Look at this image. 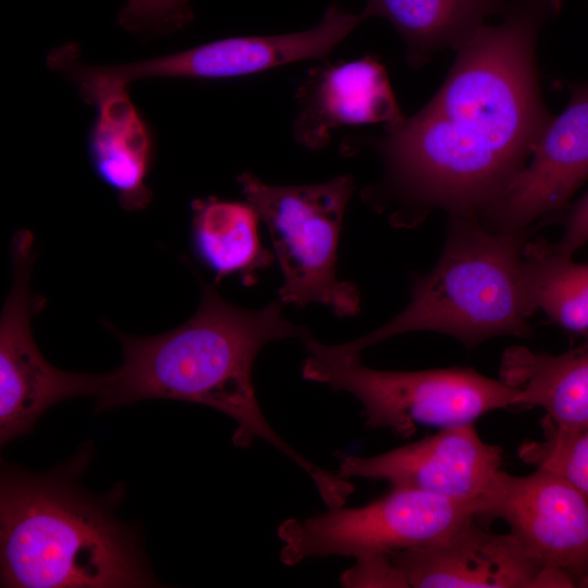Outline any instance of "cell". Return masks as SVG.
<instances>
[{
  "label": "cell",
  "mask_w": 588,
  "mask_h": 588,
  "mask_svg": "<svg viewBox=\"0 0 588 588\" xmlns=\"http://www.w3.org/2000/svg\"><path fill=\"white\" fill-rule=\"evenodd\" d=\"M588 242V192L578 200L568 215L565 230L556 244L555 249L565 256L572 257Z\"/></svg>",
  "instance_id": "23"
},
{
  "label": "cell",
  "mask_w": 588,
  "mask_h": 588,
  "mask_svg": "<svg viewBox=\"0 0 588 588\" xmlns=\"http://www.w3.org/2000/svg\"><path fill=\"white\" fill-rule=\"evenodd\" d=\"M192 19L188 0H127L118 23L133 34H169L185 27Z\"/></svg>",
  "instance_id": "21"
},
{
  "label": "cell",
  "mask_w": 588,
  "mask_h": 588,
  "mask_svg": "<svg viewBox=\"0 0 588 588\" xmlns=\"http://www.w3.org/2000/svg\"><path fill=\"white\" fill-rule=\"evenodd\" d=\"M13 284L0 317V444L29 434L36 421L52 405L76 396L103 391L107 373L61 370L40 353L32 319L45 299L30 291L35 262L34 235L22 229L11 241Z\"/></svg>",
  "instance_id": "8"
},
{
  "label": "cell",
  "mask_w": 588,
  "mask_h": 588,
  "mask_svg": "<svg viewBox=\"0 0 588 588\" xmlns=\"http://www.w3.org/2000/svg\"><path fill=\"white\" fill-rule=\"evenodd\" d=\"M344 587H408L403 571L389 553L364 555L341 576Z\"/></svg>",
  "instance_id": "22"
},
{
  "label": "cell",
  "mask_w": 588,
  "mask_h": 588,
  "mask_svg": "<svg viewBox=\"0 0 588 588\" xmlns=\"http://www.w3.org/2000/svg\"><path fill=\"white\" fill-rule=\"evenodd\" d=\"M540 424L542 439L524 441L518 446L519 458L563 476L588 498V430L568 431Z\"/></svg>",
  "instance_id": "20"
},
{
  "label": "cell",
  "mask_w": 588,
  "mask_h": 588,
  "mask_svg": "<svg viewBox=\"0 0 588 588\" xmlns=\"http://www.w3.org/2000/svg\"><path fill=\"white\" fill-rule=\"evenodd\" d=\"M504 520L510 532L543 566L578 587L588 574V498L546 469L526 476L495 475L478 505V518Z\"/></svg>",
  "instance_id": "10"
},
{
  "label": "cell",
  "mask_w": 588,
  "mask_h": 588,
  "mask_svg": "<svg viewBox=\"0 0 588 588\" xmlns=\"http://www.w3.org/2000/svg\"><path fill=\"white\" fill-rule=\"evenodd\" d=\"M588 179V83L575 86L552 118L529 161L477 215L489 230L528 233L540 218L566 206Z\"/></svg>",
  "instance_id": "11"
},
{
  "label": "cell",
  "mask_w": 588,
  "mask_h": 588,
  "mask_svg": "<svg viewBox=\"0 0 588 588\" xmlns=\"http://www.w3.org/2000/svg\"><path fill=\"white\" fill-rule=\"evenodd\" d=\"M502 464V449L485 442L474 424L441 428L434 434L368 457L346 456L338 475L384 480L392 488L479 502Z\"/></svg>",
  "instance_id": "12"
},
{
  "label": "cell",
  "mask_w": 588,
  "mask_h": 588,
  "mask_svg": "<svg viewBox=\"0 0 588 588\" xmlns=\"http://www.w3.org/2000/svg\"><path fill=\"white\" fill-rule=\"evenodd\" d=\"M500 380L516 389L519 408L540 407L544 422L568 431L588 430V335L561 354L509 347L501 359Z\"/></svg>",
  "instance_id": "16"
},
{
  "label": "cell",
  "mask_w": 588,
  "mask_h": 588,
  "mask_svg": "<svg viewBox=\"0 0 588 588\" xmlns=\"http://www.w3.org/2000/svg\"><path fill=\"white\" fill-rule=\"evenodd\" d=\"M301 341L307 351L302 365L305 380L353 395L362 404L366 426L403 438L419 426L474 424L486 413L519 405L516 389L471 368L378 370L365 366L359 355L329 351L309 330Z\"/></svg>",
  "instance_id": "5"
},
{
  "label": "cell",
  "mask_w": 588,
  "mask_h": 588,
  "mask_svg": "<svg viewBox=\"0 0 588 588\" xmlns=\"http://www.w3.org/2000/svg\"><path fill=\"white\" fill-rule=\"evenodd\" d=\"M78 94L96 110L87 134L93 171L114 192L122 209L138 211L147 208L154 198L147 181L156 158V136L148 120L132 101L128 87L94 86Z\"/></svg>",
  "instance_id": "15"
},
{
  "label": "cell",
  "mask_w": 588,
  "mask_h": 588,
  "mask_svg": "<svg viewBox=\"0 0 588 588\" xmlns=\"http://www.w3.org/2000/svg\"><path fill=\"white\" fill-rule=\"evenodd\" d=\"M578 587L588 588V574L581 579V581L578 584Z\"/></svg>",
  "instance_id": "24"
},
{
  "label": "cell",
  "mask_w": 588,
  "mask_h": 588,
  "mask_svg": "<svg viewBox=\"0 0 588 588\" xmlns=\"http://www.w3.org/2000/svg\"><path fill=\"white\" fill-rule=\"evenodd\" d=\"M295 97L293 135L310 149L324 147L343 126H388L404 119L387 70L373 56L309 70Z\"/></svg>",
  "instance_id": "14"
},
{
  "label": "cell",
  "mask_w": 588,
  "mask_h": 588,
  "mask_svg": "<svg viewBox=\"0 0 588 588\" xmlns=\"http://www.w3.org/2000/svg\"><path fill=\"white\" fill-rule=\"evenodd\" d=\"M476 520L441 542L390 552L408 587H576L566 574L538 562L510 531L495 534Z\"/></svg>",
  "instance_id": "13"
},
{
  "label": "cell",
  "mask_w": 588,
  "mask_h": 588,
  "mask_svg": "<svg viewBox=\"0 0 588 588\" xmlns=\"http://www.w3.org/2000/svg\"><path fill=\"white\" fill-rule=\"evenodd\" d=\"M510 0H366L360 13L387 20L406 45L411 68L425 65L442 49L458 50Z\"/></svg>",
  "instance_id": "17"
},
{
  "label": "cell",
  "mask_w": 588,
  "mask_h": 588,
  "mask_svg": "<svg viewBox=\"0 0 588 588\" xmlns=\"http://www.w3.org/2000/svg\"><path fill=\"white\" fill-rule=\"evenodd\" d=\"M200 302L181 326L151 336L110 328L123 351L121 366L107 373L97 412L143 400L161 399L213 408L236 422L232 441L247 448L262 439L299 465L321 498L340 492L343 480L295 452L265 418L252 373L262 347L273 341L302 339L308 330L284 318L281 302L248 309L226 301L217 284L200 282Z\"/></svg>",
  "instance_id": "2"
},
{
  "label": "cell",
  "mask_w": 588,
  "mask_h": 588,
  "mask_svg": "<svg viewBox=\"0 0 588 588\" xmlns=\"http://www.w3.org/2000/svg\"><path fill=\"white\" fill-rule=\"evenodd\" d=\"M191 209V246L215 284L236 275L250 285L272 265L274 255L260 238L261 220L248 201L209 196L193 200Z\"/></svg>",
  "instance_id": "18"
},
{
  "label": "cell",
  "mask_w": 588,
  "mask_h": 588,
  "mask_svg": "<svg viewBox=\"0 0 588 588\" xmlns=\"http://www.w3.org/2000/svg\"><path fill=\"white\" fill-rule=\"evenodd\" d=\"M522 270L528 302L561 328L588 335V264L560 254L553 244L528 241Z\"/></svg>",
  "instance_id": "19"
},
{
  "label": "cell",
  "mask_w": 588,
  "mask_h": 588,
  "mask_svg": "<svg viewBox=\"0 0 588 588\" xmlns=\"http://www.w3.org/2000/svg\"><path fill=\"white\" fill-rule=\"evenodd\" d=\"M363 22L360 14L332 4L315 27L273 36L229 37L150 59L118 65H88L109 84L145 78L221 81L258 74L289 63L326 58Z\"/></svg>",
  "instance_id": "9"
},
{
  "label": "cell",
  "mask_w": 588,
  "mask_h": 588,
  "mask_svg": "<svg viewBox=\"0 0 588 588\" xmlns=\"http://www.w3.org/2000/svg\"><path fill=\"white\" fill-rule=\"evenodd\" d=\"M478 518V505L404 488L359 507H329L307 518H290L278 528L280 560L294 566L308 558H360L445 540Z\"/></svg>",
  "instance_id": "7"
},
{
  "label": "cell",
  "mask_w": 588,
  "mask_h": 588,
  "mask_svg": "<svg viewBox=\"0 0 588 588\" xmlns=\"http://www.w3.org/2000/svg\"><path fill=\"white\" fill-rule=\"evenodd\" d=\"M93 455L85 443L44 474L1 464L0 584L4 588L155 587L135 528L115 514L124 495L86 490Z\"/></svg>",
  "instance_id": "3"
},
{
  "label": "cell",
  "mask_w": 588,
  "mask_h": 588,
  "mask_svg": "<svg viewBox=\"0 0 588 588\" xmlns=\"http://www.w3.org/2000/svg\"><path fill=\"white\" fill-rule=\"evenodd\" d=\"M236 181L268 229L282 273L278 301L295 308L320 304L339 317L356 315L360 309L359 292L336 273L340 234L355 189L353 177L273 185L243 172Z\"/></svg>",
  "instance_id": "6"
},
{
  "label": "cell",
  "mask_w": 588,
  "mask_h": 588,
  "mask_svg": "<svg viewBox=\"0 0 588 588\" xmlns=\"http://www.w3.org/2000/svg\"><path fill=\"white\" fill-rule=\"evenodd\" d=\"M527 236L491 231L476 216H449L441 256L431 271L414 278L407 306L363 336L327 348L360 355L413 331L443 333L468 348L497 336L530 338L534 310L522 270Z\"/></svg>",
  "instance_id": "4"
},
{
  "label": "cell",
  "mask_w": 588,
  "mask_h": 588,
  "mask_svg": "<svg viewBox=\"0 0 588 588\" xmlns=\"http://www.w3.org/2000/svg\"><path fill=\"white\" fill-rule=\"evenodd\" d=\"M561 0H510L458 50L439 90L417 113L364 144L383 164L363 200L392 224L433 209L476 216L527 163L553 118L536 62L538 35Z\"/></svg>",
  "instance_id": "1"
}]
</instances>
